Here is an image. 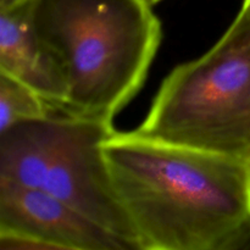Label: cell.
I'll list each match as a JSON object with an SVG mask.
<instances>
[{
	"instance_id": "1",
	"label": "cell",
	"mask_w": 250,
	"mask_h": 250,
	"mask_svg": "<svg viewBox=\"0 0 250 250\" xmlns=\"http://www.w3.org/2000/svg\"><path fill=\"white\" fill-rule=\"evenodd\" d=\"M142 250L250 247V160L115 132L103 146Z\"/></svg>"
},
{
	"instance_id": "2",
	"label": "cell",
	"mask_w": 250,
	"mask_h": 250,
	"mask_svg": "<svg viewBox=\"0 0 250 250\" xmlns=\"http://www.w3.org/2000/svg\"><path fill=\"white\" fill-rule=\"evenodd\" d=\"M32 28L66 87L59 111L114 121L143 87L163 31L142 0H27Z\"/></svg>"
},
{
	"instance_id": "3",
	"label": "cell",
	"mask_w": 250,
	"mask_h": 250,
	"mask_svg": "<svg viewBox=\"0 0 250 250\" xmlns=\"http://www.w3.org/2000/svg\"><path fill=\"white\" fill-rule=\"evenodd\" d=\"M136 132L250 160V0L211 49L168 73Z\"/></svg>"
},
{
	"instance_id": "4",
	"label": "cell",
	"mask_w": 250,
	"mask_h": 250,
	"mask_svg": "<svg viewBox=\"0 0 250 250\" xmlns=\"http://www.w3.org/2000/svg\"><path fill=\"white\" fill-rule=\"evenodd\" d=\"M112 121L55 111L0 132V180L49 193L142 250L105 159Z\"/></svg>"
},
{
	"instance_id": "5",
	"label": "cell",
	"mask_w": 250,
	"mask_h": 250,
	"mask_svg": "<svg viewBox=\"0 0 250 250\" xmlns=\"http://www.w3.org/2000/svg\"><path fill=\"white\" fill-rule=\"evenodd\" d=\"M0 233L48 250H129L122 239L59 198L0 180Z\"/></svg>"
},
{
	"instance_id": "6",
	"label": "cell",
	"mask_w": 250,
	"mask_h": 250,
	"mask_svg": "<svg viewBox=\"0 0 250 250\" xmlns=\"http://www.w3.org/2000/svg\"><path fill=\"white\" fill-rule=\"evenodd\" d=\"M0 72L33 88L55 109L65 102V83L32 28L27 0L0 10Z\"/></svg>"
},
{
	"instance_id": "7",
	"label": "cell",
	"mask_w": 250,
	"mask_h": 250,
	"mask_svg": "<svg viewBox=\"0 0 250 250\" xmlns=\"http://www.w3.org/2000/svg\"><path fill=\"white\" fill-rule=\"evenodd\" d=\"M55 111L58 109L33 88L0 72V132L20 122L44 119Z\"/></svg>"
},
{
	"instance_id": "8",
	"label": "cell",
	"mask_w": 250,
	"mask_h": 250,
	"mask_svg": "<svg viewBox=\"0 0 250 250\" xmlns=\"http://www.w3.org/2000/svg\"><path fill=\"white\" fill-rule=\"evenodd\" d=\"M26 0H0V10H7L22 4Z\"/></svg>"
},
{
	"instance_id": "9",
	"label": "cell",
	"mask_w": 250,
	"mask_h": 250,
	"mask_svg": "<svg viewBox=\"0 0 250 250\" xmlns=\"http://www.w3.org/2000/svg\"><path fill=\"white\" fill-rule=\"evenodd\" d=\"M143 2H146V5H149V6H153V5L158 4L159 1H161V0H142Z\"/></svg>"
}]
</instances>
